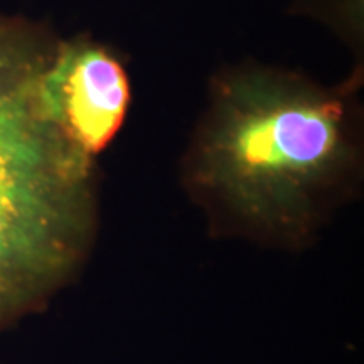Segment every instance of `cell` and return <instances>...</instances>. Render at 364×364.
I'll return each instance as SVG.
<instances>
[{
  "mask_svg": "<svg viewBox=\"0 0 364 364\" xmlns=\"http://www.w3.org/2000/svg\"><path fill=\"white\" fill-rule=\"evenodd\" d=\"M346 105L311 81L240 70L216 83L188 164L199 199L250 235L304 243L351 171Z\"/></svg>",
  "mask_w": 364,
  "mask_h": 364,
  "instance_id": "cell-1",
  "label": "cell"
},
{
  "mask_svg": "<svg viewBox=\"0 0 364 364\" xmlns=\"http://www.w3.org/2000/svg\"><path fill=\"white\" fill-rule=\"evenodd\" d=\"M58 43L0 16V332L71 284L97 231L93 159L68 140L44 98Z\"/></svg>",
  "mask_w": 364,
  "mask_h": 364,
  "instance_id": "cell-2",
  "label": "cell"
},
{
  "mask_svg": "<svg viewBox=\"0 0 364 364\" xmlns=\"http://www.w3.org/2000/svg\"><path fill=\"white\" fill-rule=\"evenodd\" d=\"M44 98L68 140L95 159L125 122L129 76L102 44L91 39L59 41L44 76Z\"/></svg>",
  "mask_w": 364,
  "mask_h": 364,
  "instance_id": "cell-3",
  "label": "cell"
}]
</instances>
